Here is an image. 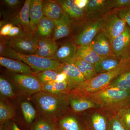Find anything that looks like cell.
<instances>
[{
	"label": "cell",
	"instance_id": "11",
	"mask_svg": "<svg viewBox=\"0 0 130 130\" xmlns=\"http://www.w3.org/2000/svg\"><path fill=\"white\" fill-rule=\"evenodd\" d=\"M31 0H26L22 8L14 16L8 19L13 25L20 27L23 30L28 37H31L35 36L31 28L29 18V10Z\"/></svg>",
	"mask_w": 130,
	"mask_h": 130
},
{
	"label": "cell",
	"instance_id": "46",
	"mask_svg": "<svg viewBox=\"0 0 130 130\" xmlns=\"http://www.w3.org/2000/svg\"><path fill=\"white\" fill-rule=\"evenodd\" d=\"M0 130H2V126H0Z\"/></svg>",
	"mask_w": 130,
	"mask_h": 130
},
{
	"label": "cell",
	"instance_id": "3",
	"mask_svg": "<svg viewBox=\"0 0 130 130\" xmlns=\"http://www.w3.org/2000/svg\"><path fill=\"white\" fill-rule=\"evenodd\" d=\"M130 68V60L121 62L113 70L98 74L93 78L82 82L70 91L69 94L84 97L106 88L119 75Z\"/></svg>",
	"mask_w": 130,
	"mask_h": 130
},
{
	"label": "cell",
	"instance_id": "45",
	"mask_svg": "<svg viewBox=\"0 0 130 130\" xmlns=\"http://www.w3.org/2000/svg\"><path fill=\"white\" fill-rule=\"evenodd\" d=\"M127 107H128V108H129V109H130V104H129V105H128V106Z\"/></svg>",
	"mask_w": 130,
	"mask_h": 130
},
{
	"label": "cell",
	"instance_id": "26",
	"mask_svg": "<svg viewBox=\"0 0 130 130\" xmlns=\"http://www.w3.org/2000/svg\"><path fill=\"white\" fill-rule=\"evenodd\" d=\"M101 58L94 50L90 43L78 46L76 58L81 59L88 63L95 65Z\"/></svg>",
	"mask_w": 130,
	"mask_h": 130
},
{
	"label": "cell",
	"instance_id": "39",
	"mask_svg": "<svg viewBox=\"0 0 130 130\" xmlns=\"http://www.w3.org/2000/svg\"><path fill=\"white\" fill-rule=\"evenodd\" d=\"M117 10L119 16L130 28V7Z\"/></svg>",
	"mask_w": 130,
	"mask_h": 130
},
{
	"label": "cell",
	"instance_id": "38",
	"mask_svg": "<svg viewBox=\"0 0 130 130\" xmlns=\"http://www.w3.org/2000/svg\"><path fill=\"white\" fill-rule=\"evenodd\" d=\"M6 37L19 38L28 37L26 35L23 30L20 27L13 25Z\"/></svg>",
	"mask_w": 130,
	"mask_h": 130
},
{
	"label": "cell",
	"instance_id": "47",
	"mask_svg": "<svg viewBox=\"0 0 130 130\" xmlns=\"http://www.w3.org/2000/svg\"><path fill=\"white\" fill-rule=\"evenodd\" d=\"M57 130H61L60 129H59V128H57Z\"/></svg>",
	"mask_w": 130,
	"mask_h": 130
},
{
	"label": "cell",
	"instance_id": "6",
	"mask_svg": "<svg viewBox=\"0 0 130 130\" xmlns=\"http://www.w3.org/2000/svg\"><path fill=\"white\" fill-rule=\"evenodd\" d=\"M10 74L12 83L21 93L31 96L42 91V84L33 74Z\"/></svg>",
	"mask_w": 130,
	"mask_h": 130
},
{
	"label": "cell",
	"instance_id": "13",
	"mask_svg": "<svg viewBox=\"0 0 130 130\" xmlns=\"http://www.w3.org/2000/svg\"><path fill=\"white\" fill-rule=\"evenodd\" d=\"M78 46L72 40L65 42L58 47L51 59L61 63H71L76 58Z\"/></svg>",
	"mask_w": 130,
	"mask_h": 130
},
{
	"label": "cell",
	"instance_id": "9",
	"mask_svg": "<svg viewBox=\"0 0 130 130\" xmlns=\"http://www.w3.org/2000/svg\"><path fill=\"white\" fill-rule=\"evenodd\" d=\"M102 31L108 37L111 43L115 38L124 31L126 25L125 21L118 13V10H114L105 17Z\"/></svg>",
	"mask_w": 130,
	"mask_h": 130
},
{
	"label": "cell",
	"instance_id": "1",
	"mask_svg": "<svg viewBox=\"0 0 130 130\" xmlns=\"http://www.w3.org/2000/svg\"><path fill=\"white\" fill-rule=\"evenodd\" d=\"M40 116L55 122L71 112L68 94L57 95L40 91L31 96Z\"/></svg>",
	"mask_w": 130,
	"mask_h": 130
},
{
	"label": "cell",
	"instance_id": "23",
	"mask_svg": "<svg viewBox=\"0 0 130 130\" xmlns=\"http://www.w3.org/2000/svg\"><path fill=\"white\" fill-rule=\"evenodd\" d=\"M55 27L54 20L44 16L38 24L34 35L39 38H52Z\"/></svg>",
	"mask_w": 130,
	"mask_h": 130
},
{
	"label": "cell",
	"instance_id": "44",
	"mask_svg": "<svg viewBox=\"0 0 130 130\" xmlns=\"http://www.w3.org/2000/svg\"><path fill=\"white\" fill-rule=\"evenodd\" d=\"M67 76L66 74L63 72H59L58 77H57V81L59 82L67 81Z\"/></svg>",
	"mask_w": 130,
	"mask_h": 130
},
{
	"label": "cell",
	"instance_id": "19",
	"mask_svg": "<svg viewBox=\"0 0 130 130\" xmlns=\"http://www.w3.org/2000/svg\"><path fill=\"white\" fill-rule=\"evenodd\" d=\"M69 95V101L72 112L82 113L90 109H100L98 105L93 101L85 97Z\"/></svg>",
	"mask_w": 130,
	"mask_h": 130
},
{
	"label": "cell",
	"instance_id": "15",
	"mask_svg": "<svg viewBox=\"0 0 130 130\" xmlns=\"http://www.w3.org/2000/svg\"><path fill=\"white\" fill-rule=\"evenodd\" d=\"M90 44L101 58L115 55L110 40L103 31H101L96 36Z\"/></svg>",
	"mask_w": 130,
	"mask_h": 130
},
{
	"label": "cell",
	"instance_id": "8",
	"mask_svg": "<svg viewBox=\"0 0 130 130\" xmlns=\"http://www.w3.org/2000/svg\"><path fill=\"white\" fill-rule=\"evenodd\" d=\"M6 45L15 51L26 54H35L38 38L35 35L31 37H2Z\"/></svg>",
	"mask_w": 130,
	"mask_h": 130
},
{
	"label": "cell",
	"instance_id": "17",
	"mask_svg": "<svg viewBox=\"0 0 130 130\" xmlns=\"http://www.w3.org/2000/svg\"><path fill=\"white\" fill-rule=\"evenodd\" d=\"M54 21L55 27L52 40L56 41L71 34L73 21L67 14L64 13L59 19Z\"/></svg>",
	"mask_w": 130,
	"mask_h": 130
},
{
	"label": "cell",
	"instance_id": "43",
	"mask_svg": "<svg viewBox=\"0 0 130 130\" xmlns=\"http://www.w3.org/2000/svg\"><path fill=\"white\" fill-rule=\"evenodd\" d=\"M88 0H84V1H82V0H75L74 1V2L76 3V5L80 8L84 9L85 7L86 6V4L88 3Z\"/></svg>",
	"mask_w": 130,
	"mask_h": 130
},
{
	"label": "cell",
	"instance_id": "24",
	"mask_svg": "<svg viewBox=\"0 0 130 130\" xmlns=\"http://www.w3.org/2000/svg\"><path fill=\"white\" fill-rule=\"evenodd\" d=\"M44 17L53 20L59 19L64 12L61 5L57 1H45L43 2Z\"/></svg>",
	"mask_w": 130,
	"mask_h": 130
},
{
	"label": "cell",
	"instance_id": "28",
	"mask_svg": "<svg viewBox=\"0 0 130 130\" xmlns=\"http://www.w3.org/2000/svg\"><path fill=\"white\" fill-rule=\"evenodd\" d=\"M29 101L22 100L20 102V107L24 119L26 123L31 125L36 118L37 110Z\"/></svg>",
	"mask_w": 130,
	"mask_h": 130
},
{
	"label": "cell",
	"instance_id": "16",
	"mask_svg": "<svg viewBox=\"0 0 130 130\" xmlns=\"http://www.w3.org/2000/svg\"><path fill=\"white\" fill-rule=\"evenodd\" d=\"M77 115L72 112L67 114L56 121L57 128L61 130H88L84 120L82 121Z\"/></svg>",
	"mask_w": 130,
	"mask_h": 130
},
{
	"label": "cell",
	"instance_id": "36",
	"mask_svg": "<svg viewBox=\"0 0 130 130\" xmlns=\"http://www.w3.org/2000/svg\"><path fill=\"white\" fill-rule=\"evenodd\" d=\"M3 5L6 7L9 11L11 10L12 12L14 11L16 13H18L19 8L20 7L21 5V1L19 0H4L2 1Z\"/></svg>",
	"mask_w": 130,
	"mask_h": 130
},
{
	"label": "cell",
	"instance_id": "30",
	"mask_svg": "<svg viewBox=\"0 0 130 130\" xmlns=\"http://www.w3.org/2000/svg\"><path fill=\"white\" fill-rule=\"evenodd\" d=\"M56 122L41 116L35 119L30 130H57Z\"/></svg>",
	"mask_w": 130,
	"mask_h": 130
},
{
	"label": "cell",
	"instance_id": "14",
	"mask_svg": "<svg viewBox=\"0 0 130 130\" xmlns=\"http://www.w3.org/2000/svg\"><path fill=\"white\" fill-rule=\"evenodd\" d=\"M58 71L63 72L66 74L67 78V81L71 88L72 90L86 80L84 75L72 63L62 64L58 69Z\"/></svg>",
	"mask_w": 130,
	"mask_h": 130
},
{
	"label": "cell",
	"instance_id": "18",
	"mask_svg": "<svg viewBox=\"0 0 130 130\" xmlns=\"http://www.w3.org/2000/svg\"><path fill=\"white\" fill-rule=\"evenodd\" d=\"M0 64L12 73L27 74L35 73L29 66L21 61L1 56Z\"/></svg>",
	"mask_w": 130,
	"mask_h": 130
},
{
	"label": "cell",
	"instance_id": "25",
	"mask_svg": "<svg viewBox=\"0 0 130 130\" xmlns=\"http://www.w3.org/2000/svg\"><path fill=\"white\" fill-rule=\"evenodd\" d=\"M72 90L67 81H57L42 84V91L54 94H68Z\"/></svg>",
	"mask_w": 130,
	"mask_h": 130
},
{
	"label": "cell",
	"instance_id": "4",
	"mask_svg": "<svg viewBox=\"0 0 130 130\" xmlns=\"http://www.w3.org/2000/svg\"><path fill=\"white\" fill-rule=\"evenodd\" d=\"M104 25V19L95 20L85 19L73 23L72 40L78 46L90 44L102 30Z\"/></svg>",
	"mask_w": 130,
	"mask_h": 130
},
{
	"label": "cell",
	"instance_id": "20",
	"mask_svg": "<svg viewBox=\"0 0 130 130\" xmlns=\"http://www.w3.org/2000/svg\"><path fill=\"white\" fill-rule=\"evenodd\" d=\"M63 8L64 13L67 14L73 23L79 22L85 19L84 9L78 7L73 0L57 1Z\"/></svg>",
	"mask_w": 130,
	"mask_h": 130
},
{
	"label": "cell",
	"instance_id": "2",
	"mask_svg": "<svg viewBox=\"0 0 130 130\" xmlns=\"http://www.w3.org/2000/svg\"><path fill=\"white\" fill-rule=\"evenodd\" d=\"M96 103L100 109L110 116L115 115L130 104V91L113 87H106L84 96Z\"/></svg>",
	"mask_w": 130,
	"mask_h": 130
},
{
	"label": "cell",
	"instance_id": "42",
	"mask_svg": "<svg viewBox=\"0 0 130 130\" xmlns=\"http://www.w3.org/2000/svg\"><path fill=\"white\" fill-rule=\"evenodd\" d=\"M6 45L3 38L1 37L0 40V55L1 56H3L6 51Z\"/></svg>",
	"mask_w": 130,
	"mask_h": 130
},
{
	"label": "cell",
	"instance_id": "35",
	"mask_svg": "<svg viewBox=\"0 0 130 130\" xmlns=\"http://www.w3.org/2000/svg\"><path fill=\"white\" fill-rule=\"evenodd\" d=\"M115 115L119 118L126 127L130 130V109L128 107L121 109Z\"/></svg>",
	"mask_w": 130,
	"mask_h": 130
},
{
	"label": "cell",
	"instance_id": "5",
	"mask_svg": "<svg viewBox=\"0 0 130 130\" xmlns=\"http://www.w3.org/2000/svg\"><path fill=\"white\" fill-rule=\"evenodd\" d=\"M3 56L23 61L29 66L34 73L47 70L58 71L62 64L53 59L42 58L35 54L21 53L7 46Z\"/></svg>",
	"mask_w": 130,
	"mask_h": 130
},
{
	"label": "cell",
	"instance_id": "40",
	"mask_svg": "<svg viewBox=\"0 0 130 130\" xmlns=\"http://www.w3.org/2000/svg\"><path fill=\"white\" fill-rule=\"evenodd\" d=\"M13 25L10 23H4L3 25H1L0 35L2 37H6L8 33L13 26Z\"/></svg>",
	"mask_w": 130,
	"mask_h": 130
},
{
	"label": "cell",
	"instance_id": "33",
	"mask_svg": "<svg viewBox=\"0 0 130 130\" xmlns=\"http://www.w3.org/2000/svg\"><path fill=\"white\" fill-rule=\"evenodd\" d=\"M59 72L56 70H47L37 73L33 75L42 84L57 81Z\"/></svg>",
	"mask_w": 130,
	"mask_h": 130
},
{
	"label": "cell",
	"instance_id": "7",
	"mask_svg": "<svg viewBox=\"0 0 130 130\" xmlns=\"http://www.w3.org/2000/svg\"><path fill=\"white\" fill-rule=\"evenodd\" d=\"M84 9L85 19L90 20L104 19L114 10L112 0H88Z\"/></svg>",
	"mask_w": 130,
	"mask_h": 130
},
{
	"label": "cell",
	"instance_id": "41",
	"mask_svg": "<svg viewBox=\"0 0 130 130\" xmlns=\"http://www.w3.org/2000/svg\"><path fill=\"white\" fill-rule=\"evenodd\" d=\"M2 130H21L13 120H11L1 125Z\"/></svg>",
	"mask_w": 130,
	"mask_h": 130
},
{
	"label": "cell",
	"instance_id": "31",
	"mask_svg": "<svg viewBox=\"0 0 130 130\" xmlns=\"http://www.w3.org/2000/svg\"><path fill=\"white\" fill-rule=\"evenodd\" d=\"M15 116V111L13 108L9 105L4 99L0 101V123L3 125L11 120H13Z\"/></svg>",
	"mask_w": 130,
	"mask_h": 130
},
{
	"label": "cell",
	"instance_id": "29",
	"mask_svg": "<svg viewBox=\"0 0 130 130\" xmlns=\"http://www.w3.org/2000/svg\"><path fill=\"white\" fill-rule=\"evenodd\" d=\"M107 87H113L130 91V68L119 75Z\"/></svg>",
	"mask_w": 130,
	"mask_h": 130
},
{
	"label": "cell",
	"instance_id": "22",
	"mask_svg": "<svg viewBox=\"0 0 130 130\" xmlns=\"http://www.w3.org/2000/svg\"><path fill=\"white\" fill-rule=\"evenodd\" d=\"M43 1L31 0L29 10L31 28L35 33L38 24L44 17L43 11Z\"/></svg>",
	"mask_w": 130,
	"mask_h": 130
},
{
	"label": "cell",
	"instance_id": "27",
	"mask_svg": "<svg viewBox=\"0 0 130 130\" xmlns=\"http://www.w3.org/2000/svg\"><path fill=\"white\" fill-rule=\"evenodd\" d=\"M121 62L115 55L102 58L95 65L97 74L107 72L116 68Z\"/></svg>",
	"mask_w": 130,
	"mask_h": 130
},
{
	"label": "cell",
	"instance_id": "32",
	"mask_svg": "<svg viewBox=\"0 0 130 130\" xmlns=\"http://www.w3.org/2000/svg\"><path fill=\"white\" fill-rule=\"evenodd\" d=\"M0 93L1 96L4 99L14 98L16 96L12 84L1 76L0 77Z\"/></svg>",
	"mask_w": 130,
	"mask_h": 130
},
{
	"label": "cell",
	"instance_id": "10",
	"mask_svg": "<svg viewBox=\"0 0 130 130\" xmlns=\"http://www.w3.org/2000/svg\"><path fill=\"white\" fill-rule=\"evenodd\" d=\"M115 55L121 62L130 60V28L126 25L124 31L111 43Z\"/></svg>",
	"mask_w": 130,
	"mask_h": 130
},
{
	"label": "cell",
	"instance_id": "37",
	"mask_svg": "<svg viewBox=\"0 0 130 130\" xmlns=\"http://www.w3.org/2000/svg\"><path fill=\"white\" fill-rule=\"evenodd\" d=\"M113 10H120L130 7V0H112Z\"/></svg>",
	"mask_w": 130,
	"mask_h": 130
},
{
	"label": "cell",
	"instance_id": "12",
	"mask_svg": "<svg viewBox=\"0 0 130 130\" xmlns=\"http://www.w3.org/2000/svg\"><path fill=\"white\" fill-rule=\"evenodd\" d=\"M109 115L99 109L86 114L83 119L88 130H108Z\"/></svg>",
	"mask_w": 130,
	"mask_h": 130
},
{
	"label": "cell",
	"instance_id": "34",
	"mask_svg": "<svg viewBox=\"0 0 130 130\" xmlns=\"http://www.w3.org/2000/svg\"><path fill=\"white\" fill-rule=\"evenodd\" d=\"M108 130H129L116 115H109Z\"/></svg>",
	"mask_w": 130,
	"mask_h": 130
},
{
	"label": "cell",
	"instance_id": "21",
	"mask_svg": "<svg viewBox=\"0 0 130 130\" xmlns=\"http://www.w3.org/2000/svg\"><path fill=\"white\" fill-rule=\"evenodd\" d=\"M58 44L51 38H39L35 55L42 58H50L58 48Z\"/></svg>",
	"mask_w": 130,
	"mask_h": 130
}]
</instances>
